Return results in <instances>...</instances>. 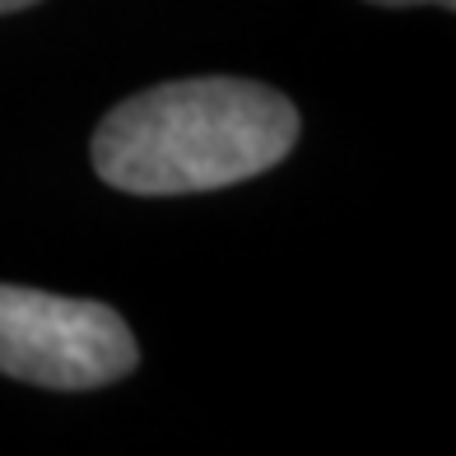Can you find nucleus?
<instances>
[{
    "mask_svg": "<svg viewBox=\"0 0 456 456\" xmlns=\"http://www.w3.org/2000/svg\"><path fill=\"white\" fill-rule=\"evenodd\" d=\"M294 140L298 108L280 89L200 75L117 102L94 131V168L131 196H191L271 173Z\"/></svg>",
    "mask_w": 456,
    "mask_h": 456,
    "instance_id": "f257e3e1",
    "label": "nucleus"
},
{
    "mask_svg": "<svg viewBox=\"0 0 456 456\" xmlns=\"http://www.w3.org/2000/svg\"><path fill=\"white\" fill-rule=\"evenodd\" d=\"M140 345L98 298L0 284V372L47 391H94L131 378Z\"/></svg>",
    "mask_w": 456,
    "mask_h": 456,
    "instance_id": "f03ea898",
    "label": "nucleus"
},
{
    "mask_svg": "<svg viewBox=\"0 0 456 456\" xmlns=\"http://www.w3.org/2000/svg\"><path fill=\"white\" fill-rule=\"evenodd\" d=\"M372 5H443V10H452L456 0H372Z\"/></svg>",
    "mask_w": 456,
    "mask_h": 456,
    "instance_id": "7ed1b4c3",
    "label": "nucleus"
},
{
    "mask_svg": "<svg viewBox=\"0 0 456 456\" xmlns=\"http://www.w3.org/2000/svg\"><path fill=\"white\" fill-rule=\"evenodd\" d=\"M37 0H0V14H14V10H28Z\"/></svg>",
    "mask_w": 456,
    "mask_h": 456,
    "instance_id": "20e7f679",
    "label": "nucleus"
}]
</instances>
